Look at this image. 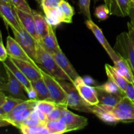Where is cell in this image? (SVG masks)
<instances>
[{
	"instance_id": "obj_3",
	"label": "cell",
	"mask_w": 134,
	"mask_h": 134,
	"mask_svg": "<svg viewBox=\"0 0 134 134\" xmlns=\"http://www.w3.org/2000/svg\"><path fill=\"white\" fill-rule=\"evenodd\" d=\"M37 101L32 99L24 100L14 107L9 113L5 115L3 119L9 122L10 125L18 128L34 111Z\"/></svg>"
},
{
	"instance_id": "obj_44",
	"label": "cell",
	"mask_w": 134,
	"mask_h": 134,
	"mask_svg": "<svg viewBox=\"0 0 134 134\" xmlns=\"http://www.w3.org/2000/svg\"><path fill=\"white\" fill-rule=\"evenodd\" d=\"M9 125H10V124L7 120H4V119H0V127L8 126Z\"/></svg>"
},
{
	"instance_id": "obj_43",
	"label": "cell",
	"mask_w": 134,
	"mask_h": 134,
	"mask_svg": "<svg viewBox=\"0 0 134 134\" xmlns=\"http://www.w3.org/2000/svg\"><path fill=\"white\" fill-rule=\"evenodd\" d=\"M6 97L7 96L5 94V92L2 90H0V107H1L3 105V103H5Z\"/></svg>"
},
{
	"instance_id": "obj_2",
	"label": "cell",
	"mask_w": 134,
	"mask_h": 134,
	"mask_svg": "<svg viewBox=\"0 0 134 134\" xmlns=\"http://www.w3.org/2000/svg\"><path fill=\"white\" fill-rule=\"evenodd\" d=\"M59 82L66 92L68 107L80 112L92 113V105L86 103L81 98L74 84L67 81H59Z\"/></svg>"
},
{
	"instance_id": "obj_42",
	"label": "cell",
	"mask_w": 134,
	"mask_h": 134,
	"mask_svg": "<svg viewBox=\"0 0 134 134\" xmlns=\"http://www.w3.org/2000/svg\"><path fill=\"white\" fill-rule=\"evenodd\" d=\"M128 16L130 18V24L132 26V27L134 28V4L132 2V5H131L130 9V13Z\"/></svg>"
},
{
	"instance_id": "obj_11",
	"label": "cell",
	"mask_w": 134,
	"mask_h": 134,
	"mask_svg": "<svg viewBox=\"0 0 134 134\" xmlns=\"http://www.w3.org/2000/svg\"><path fill=\"white\" fill-rule=\"evenodd\" d=\"M60 120L65 123L68 132L83 129L88 124L86 118L73 113L68 109V107L63 111Z\"/></svg>"
},
{
	"instance_id": "obj_36",
	"label": "cell",
	"mask_w": 134,
	"mask_h": 134,
	"mask_svg": "<svg viewBox=\"0 0 134 134\" xmlns=\"http://www.w3.org/2000/svg\"><path fill=\"white\" fill-rule=\"evenodd\" d=\"M10 1H12L13 5L15 7L25 12H27V13H31V14L34 13V10L31 9V8L30 7L26 0H10Z\"/></svg>"
},
{
	"instance_id": "obj_45",
	"label": "cell",
	"mask_w": 134,
	"mask_h": 134,
	"mask_svg": "<svg viewBox=\"0 0 134 134\" xmlns=\"http://www.w3.org/2000/svg\"><path fill=\"white\" fill-rule=\"evenodd\" d=\"M104 1V4L106 5V6L108 7V9H109L110 7H111V3H112V0H103Z\"/></svg>"
},
{
	"instance_id": "obj_40",
	"label": "cell",
	"mask_w": 134,
	"mask_h": 134,
	"mask_svg": "<svg viewBox=\"0 0 134 134\" xmlns=\"http://www.w3.org/2000/svg\"><path fill=\"white\" fill-rule=\"evenodd\" d=\"M8 57L7 51L6 48H5L3 43L0 42V61L4 62Z\"/></svg>"
},
{
	"instance_id": "obj_16",
	"label": "cell",
	"mask_w": 134,
	"mask_h": 134,
	"mask_svg": "<svg viewBox=\"0 0 134 134\" xmlns=\"http://www.w3.org/2000/svg\"><path fill=\"white\" fill-rule=\"evenodd\" d=\"M38 43L41 46L51 55L61 50L57 41L53 27L50 25L48 31L45 36L39 41Z\"/></svg>"
},
{
	"instance_id": "obj_15",
	"label": "cell",
	"mask_w": 134,
	"mask_h": 134,
	"mask_svg": "<svg viewBox=\"0 0 134 134\" xmlns=\"http://www.w3.org/2000/svg\"><path fill=\"white\" fill-rule=\"evenodd\" d=\"M14 9H15L16 13L21 26L27 33H29L37 41H39V37L37 35L35 28V23H34V16H33L34 13L31 14V13H27L15 7H14Z\"/></svg>"
},
{
	"instance_id": "obj_20",
	"label": "cell",
	"mask_w": 134,
	"mask_h": 134,
	"mask_svg": "<svg viewBox=\"0 0 134 134\" xmlns=\"http://www.w3.org/2000/svg\"><path fill=\"white\" fill-rule=\"evenodd\" d=\"M105 72L107 77H108V79H110L113 82H115V84H116L121 89L122 91L125 94L126 88L127 85L129 82L124 77L120 75L116 71V70L113 66H111L109 64H105Z\"/></svg>"
},
{
	"instance_id": "obj_30",
	"label": "cell",
	"mask_w": 134,
	"mask_h": 134,
	"mask_svg": "<svg viewBox=\"0 0 134 134\" xmlns=\"http://www.w3.org/2000/svg\"><path fill=\"white\" fill-rule=\"evenodd\" d=\"M24 101V100H23V99H18V98H13V97L7 96L5 103L1 106V108L3 109V111L7 115V114L9 113L14 107H16L18 104L22 103Z\"/></svg>"
},
{
	"instance_id": "obj_31",
	"label": "cell",
	"mask_w": 134,
	"mask_h": 134,
	"mask_svg": "<svg viewBox=\"0 0 134 134\" xmlns=\"http://www.w3.org/2000/svg\"><path fill=\"white\" fill-rule=\"evenodd\" d=\"M57 105L54 102L48 100H41L37 101L36 105L35 106V108L37 109L40 110L43 113H44L46 115H48L49 113H51Z\"/></svg>"
},
{
	"instance_id": "obj_9",
	"label": "cell",
	"mask_w": 134,
	"mask_h": 134,
	"mask_svg": "<svg viewBox=\"0 0 134 134\" xmlns=\"http://www.w3.org/2000/svg\"><path fill=\"white\" fill-rule=\"evenodd\" d=\"M5 64H6L7 66L10 69L13 74L14 75L17 79L21 82V84L23 86L24 88L26 93L27 94V96H28L29 99H36L37 98V94L35 90L33 88L32 85H31V82L26 77L24 74L20 70L19 68L13 63L10 57L8 56L7 58L3 62Z\"/></svg>"
},
{
	"instance_id": "obj_34",
	"label": "cell",
	"mask_w": 134,
	"mask_h": 134,
	"mask_svg": "<svg viewBox=\"0 0 134 134\" xmlns=\"http://www.w3.org/2000/svg\"><path fill=\"white\" fill-rule=\"evenodd\" d=\"M110 14L109 9L105 5H102L97 7L94 12V15L99 20H105Z\"/></svg>"
},
{
	"instance_id": "obj_35",
	"label": "cell",
	"mask_w": 134,
	"mask_h": 134,
	"mask_svg": "<svg viewBox=\"0 0 134 134\" xmlns=\"http://www.w3.org/2000/svg\"><path fill=\"white\" fill-rule=\"evenodd\" d=\"M90 1H91V0H79V6L80 12L88 20H92L90 9Z\"/></svg>"
},
{
	"instance_id": "obj_10",
	"label": "cell",
	"mask_w": 134,
	"mask_h": 134,
	"mask_svg": "<svg viewBox=\"0 0 134 134\" xmlns=\"http://www.w3.org/2000/svg\"><path fill=\"white\" fill-rule=\"evenodd\" d=\"M76 88L78 90L81 98L90 105L99 104L97 92L95 88L86 85L82 77H79L73 82Z\"/></svg>"
},
{
	"instance_id": "obj_7",
	"label": "cell",
	"mask_w": 134,
	"mask_h": 134,
	"mask_svg": "<svg viewBox=\"0 0 134 134\" xmlns=\"http://www.w3.org/2000/svg\"><path fill=\"white\" fill-rule=\"evenodd\" d=\"M15 40L19 43L22 48L29 56L35 62V56L37 52V44L38 42L27 33L23 27L20 30L11 28Z\"/></svg>"
},
{
	"instance_id": "obj_26",
	"label": "cell",
	"mask_w": 134,
	"mask_h": 134,
	"mask_svg": "<svg viewBox=\"0 0 134 134\" xmlns=\"http://www.w3.org/2000/svg\"><path fill=\"white\" fill-rule=\"evenodd\" d=\"M49 134H62L68 132L66 125L62 120H47L44 123Z\"/></svg>"
},
{
	"instance_id": "obj_13",
	"label": "cell",
	"mask_w": 134,
	"mask_h": 134,
	"mask_svg": "<svg viewBox=\"0 0 134 134\" xmlns=\"http://www.w3.org/2000/svg\"><path fill=\"white\" fill-rule=\"evenodd\" d=\"M6 49L7 51L8 56L10 58L27 62L34 65H37L27 55V54L25 52L24 50L22 48V47L15 40V39L10 36H8L7 38Z\"/></svg>"
},
{
	"instance_id": "obj_46",
	"label": "cell",
	"mask_w": 134,
	"mask_h": 134,
	"mask_svg": "<svg viewBox=\"0 0 134 134\" xmlns=\"http://www.w3.org/2000/svg\"><path fill=\"white\" fill-rule=\"evenodd\" d=\"M2 1H5V2L7 3H9V4H10V5H13V3H12V1H10V0H2Z\"/></svg>"
},
{
	"instance_id": "obj_24",
	"label": "cell",
	"mask_w": 134,
	"mask_h": 134,
	"mask_svg": "<svg viewBox=\"0 0 134 134\" xmlns=\"http://www.w3.org/2000/svg\"><path fill=\"white\" fill-rule=\"evenodd\" d=\"M47 21L52 27H56L62 22H64V18L59 7L58 8L44 10Z\"/></svg>"
},
{
	"instance_id": "obj_25",
	"label": "cell",
	"mask_w": 134,
	"mask_h": 134,
	"mask_svg": "<svg viewBox=\"0 0 134 134\" xmlns=\"http://www.w3.org/2000/svg\"><path fill=\"white\" fill-rule=\"evenodd\" d=\"M33 88L35 90L37 94L36 100H48L50 101V96L48 88L43 78H41L37 81L31 82Z\"/></svg>"
},
{
	"instance_id": "obj_47",
	"label": "cell",
	"mask_w": 134,
	"mask_h": 134,
	"mask_svg": "<svg viewBox=\"0 0 134 134\" xmlns=\"http://www.w3.org/2000/svg\"><path fill=\"white\" fill-rule=\"evenodd\" d=\"M0 42L3 43V38H2V35H1V33L0 31Z\"/></svg>"
},
{
	"instance_id": "obj_17",
	"label": "cell",
	"mask_w": 134,
	"mask_h": 134,
	"mask_svg": "<svg viewBox=\"0 0 134 134\" xmlns=\"http://www.w3.org/2000/svg\"><path fill=\"white\" fill-rule=\"evenodd\" d=\"M52 57L54 58L57 64H58L59 66L64 70L66 74H68L69 77H71L72 80L74 82L78 77H80L79 75L75 70L74 67L73 66L70 62L69 61L65 55L64 54V52L62 50H60L58 52L52 54Z\"/></svg>"
},
{
	"instance_id": "obj_48",
	"label": "cell",
	"mask_w": 134,
	"mask_h": 134,
	"mask_svg": "<svg viewBox=\"0 0 134 134\" xmlns=\"http://www.w3.org/2000/svg\"><path fill=\"white\" fill-rule=\"evenodd\" d=\"M34 1H35L37 3H38L40 4V5H41V0H34Z\"/></svg>"
},
{
	"instance_id": "obj_23",
	"label": "cell",
	"mask_w": 134,
	"mask_h": 134,
	"mask_svg": "<svg viewBox=\"0 0 134 134\" xmlns=\"http://www.w3.org/2000/svg\"><path fill=\"white\" fill-rule=\"evenodd\" d=\"M113 67L120 75L124 77L128 82L134 85L133 74L131 70L130 67L124 59L120 57L118 61L114 63Z\"/></svg>"
},
{
	"instance_id": "obj_1",
	"label": "cell",
	"mask_w": 134,
	"mask_h": 134,
	"mask_svg": "<svg viewBox=\"0 0 134 134\" xmlns=\"http://www.w3.org/2000/svg\"><path fill=\"white\" fill-rule=\"evenodd\" d=\"M35 63L47 73L59 81H67L73 83V81L59 66L52 55L47 52L37 43Z\"/></svg>"
},
{
	"instance_id": "obj_6",
	"label": "cell",
	"mask_w": 134,
	"mask_h": 134,
	"mask_svg": "<svg viewBox=\"0 0 134 134\" xmlns=\"http://www.w3.org/2000/svg\"><path fill=\"white\" fill-rule=\"evenodd\" d=\"M3 64L5 69L6 70L7 75L8 81L6 86H5L3 91L5 92L6 96L13 97V98H18V99H23V100H27L29 99L27 94L21 82L17 79L16 77L14 76L13 72L7 66L6 64Z\"/></svg>"
},
{
	"instance_id": "obj_33",
	"label": "cell",
	"mask_w": 134,
	"mask_h": 134,
	"mask_svg": "<svg viewBox=\"0 0 134 134\" xmlns=\"http://www.w3.org/2000/svg\"><path fill=\"white\" fill-rule=\"evenodd\" d=\"M68 106L65 105H57L56 107L47 115V120H60L63 111Z\"/></svg>"
},
{
	"instance_id": "obj_49",
	"label": "cell",
	"mask_w": 134,
	"mask_h": 134,
	"mask_svg": "<svg viewBox=\"0 0 134 134\" xmlns=\"http://www.w3.org/2000/svg\"><path fill=\"white\" fill-rule=\"evenodd\" d=\"M132 2H133V3L134 4V0H132Z\"/></svg>"
},
{
	"instance_id": "obj_29",
	"label": "cell",
	"mask_w": 134,
	"mask_h": 134,
	"mask_svg": "<svg viewBox=\"0 0 134 134\" xmlns=\"http://www.w3.org/2000/svg\"><path fill=\"white\" fill-rule=\"evenodd\" d=\"M96 87L107 93L113 94H120V95H122L124 96H125L124 93L118 86V85L116 84H115L114 82H113L112 81H111L110 79H108V81L104 85H102V86H96Z\"/></svg>"
},
{
	"instance_id": "obj_4",
	"label": "cell",
	"mask_w": 134,
	"mask_h": 134,
	"mask_svg": "<svg viewBox=\"0 0 134 134\" xmlns=\"http://www.w3.org/2000/svg\"><path fill=\"white\" fill-rule=\"evenodd\" d=\"M39 71L48 88L50 96V101L54 102L56 105H67L66 92L61 86L58 80L47 73L40 67H39Z\"/></svg>"
},
{
	"instance_id": "obj_12",
	"label": "cell",
	"mask_w": 134,
	"mask_h": 134,
	"mask_svg": "<svg viewBox=\"0 0 134 134\" xmlns=\"http://www.w3.org/2000/svg\"><path fill=\"white\" fill-rule=\"evenodd\" d=\"M0 17L2 18L7 26L10 28H15L20 30L22 28L14 6L0 0Z\"/></svg>"
},
{
	"instance_id": "obj_39",
	"label": "cell",
	"mask_w": 134,
	"mask_h": 134,
	"mask_svg": "<svg viewBox=\"0 0 134 134\" xmlns=\"http://www.w3.org/2000/svg\"><path fill=\"white\" fill-rule=\"evenodd\" d=\"M125 96L134 102V85L128 82L125 90Z\"/></svg>"
},
{
	"instance_id": "obj_8",
	"label": "cell",
	"mask_w": 134,
	"mask_h": 134,
	"mask_svg": "<svg viewBox=\"0 0 134 134\" xmlns=\"http://www.w3.org/2000/svg\"><path fill=\"white\" fill-rule=\"evenodd\" d=\"M85 24H86V27L95 35L97 40L99 41V43L103 47V48L105 50V51L108 54V55L111 58L113 63L118 61L120 58V56L115 52L114 48H113L110 45V44L107 41V39L105 37L104 34L102 32V30H101L100 27H98L92 20H86Z\"/></svg>"
},
{
	"instance_id": "obj_28",
	"label": "cell",
	"mask_w": 134,
	"mask_h": 134,
	"mask_svg": "<svg viewBox=\"0 0 134 134\" xmlns=\"http://www.w3.org/2000/svg\"><path fill=\"white\" fill-rule=\"evenodd\" d=\"M59 8L64 16V23H71L73 22L72 18L75 14L74 9L73 7L68 1L63 0L59 6Z\"/></svg>"
},
{
	"instance_id": "obj_21",
	"label": "cell",
	"mask_w": 134,
	"mask_h": 134,
	"mask_svg": "<svg viewBox=\"0 0 134 134\" xmlns=\"http://www.w3.org/2000/svg\"><path fill=\"white\" fill-rule=\"evenodd\" d=\"M92 111L93 114L107 124H116L120 122L110 111L103 108L100 104L92 105Z\"/></svg>"
},
{
	"instance_id": "obj_19",
	"label": "cell",
	"mask_w": 134,
	"mask_h": 134,
	"mask_svg": "<svg viewBox=\"0 0 134 134\" xmlns=\"http://www.w3.org/2000/svg\"><path fill=\"white\" fill-rule=\"evenodd\" d=\"M94 88L97 92V95L99 99V104L110 106V107H116V105L124 97V96L120 94H110L98 88L97 87Z\"/></svg>"
},
{
	"instance_id": "obj_27",
	"label": "cell",
	"mask_w": 134,
	"mask_h": 134,
	"mask_svg": "<svg viewBox=\"0 0 134 134\" xmlns=\"http://www.w3.org/2000/svg\"><path fill=\"white\" fill-rule=\"evenodd\" d=\"M20 131L24 134H49L48 130L45 127L44 124L35 126L21 125L19 127Z\"/></svg>"
},
{
	"instance_id": "obj_38",
	"label": "cell",
	"mask_w": 134,
	"mask_h": 134,
	"mask_svg": "<svg viewBox=\"0 0 134 134\" xmlns=\"http://www.w3.org/2000/svg\"><path fill=\"white\" fill-rule=\"evenodd\" d=\"M8 78L3 64L0 61V90H3L7 83Z\"/></svg>"
},
{
	"instance_id": "obj_18",
	"label": "cell",
	"mask_w": 134,
	"mask_h": 134,
	"mask_svg": "<svg viewBox=\"0 0 134 134\" xmlns=\"http://www.w3.org/2000/svg\"><path fill=\"white\" fill-rule=\"evenodd\" d=\"M132 3V0H112L109 8L110 14L117 16H127L129 15Z\"/></svg>"
},
{
	"instance_id": "obj_41",
	"label": "cell",
	"mask_w": 134,
	"mask_h": 134,
	"mask_svg": "<svg viewBox=\"0 0 134 134\" xmlns=\"http://www.w3.org/2000/svg\"><path fill=\"white\" fill-rule=\"evenodd\" d=\"M127 26H128V33L129 34L130 40L132 41V44H133L134 47V28L132 27V26L131 25L130 22H128V24H127Z\"/></svg>"
},
{
	"instance_id": "obj_22",
	"label": "cell",
	"mask_w": 134,
	"mask_h": 134,
	"mask_svg": "<svg viewBox=\"0 0 134 134\" xmlns=\"http://www.w3.org/2000/svg\"><path fill=\"white\" fill-rule=\"evenodd\" d=\"M33 16H34V23H35V31L39 41L47 34L50 24L47 21L46 18H44L40 13H35L34 11Z\"/></svg>"
},
{
	"instance_id": "obj_37",
	"label": "cell",
	"mask_w": 134,
	"mask_h": 134,
	"mask_svg": "<svg viewBox=\"0 0 134 134\" xmlns=\"http://www.w3.org/2000/svg\"><path fill=\"white\" fill-rule=\"evenodd\" d=\"M63 0H41V6L43 8V11L49 9L58 8Z\"/></svg>"
},
{
	"instance_id": "obj_5",
	"label": "cell",
	"mask_w": 134,
	"mask_h": 134,
	"mask_svg": "<svg viewBox=\"0 0 134 134\" xmlns=\"http://www.w3.org/2000/svg\"><path fill=\"white\" fill-rule=\"evenodd\" d=\"M114 50L128 63L134 76V47L128 32H122L116 37Z\"/></svg>"
},
{
	"instance_id": "obj_32",
	"label": "cell",
	"mask_w": 134,
	"mask_h": 134,
	"mask_svg": "<svg viewBox=\"0 0 134 134\" xmlns=\"http://www.w3.org/2000/svg\"><path fill=\"white\" fill-rule=\"evenodd\" d=\"M115 107L126 112L130 113L134 116V102L126 96L123 97Z\"/></svg>"
},
{
	"instance_id": "obj_14",
	"label": "cell",
	"mask_w": 134,
	"mask_h": 134,
	"mask_svg": "<svg viewBox=\"0 0 134 134\" xmlns=\"http://www.w3.org/2000/svg\"><path fill=\"white\" fill-rule=\"evenodd\" d=\"M10 58L31 82L42 78L41 74L39 71V66L38 65H34L30 62L18 59L13 58Z\"/></svg>"
}]
</instances>
